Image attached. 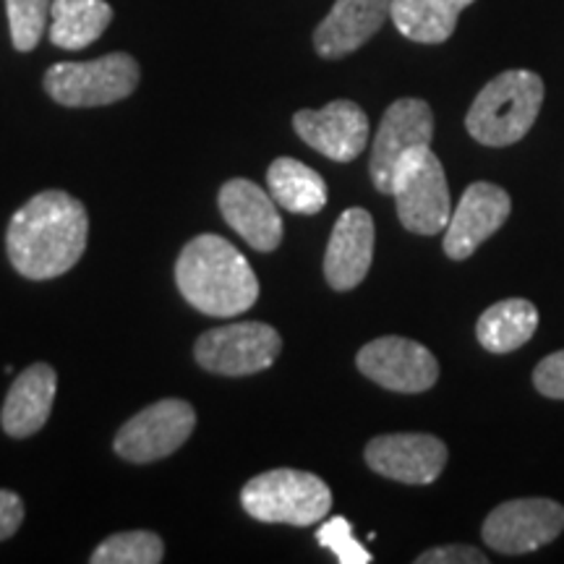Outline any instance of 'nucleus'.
Segmentation results:
<instances>
[{"label": "nucleus", "mask_w": 564, "mask_h": 564, "mask_svg": "<svg viewBox=\"0 0 564 564\" xmlns=\"http://www.w3.org/2000/svg\"><path fill=\"white\" fill-rule=\"evenodd\" d=\"M316 541L324 549H329L337 556L340 564H369L371 554L358 544L356 535H352V525L345 518L327 520L319 531H316Z\"/></svg>", "instance_id": "nucleus-25"}, {"label": "nucleus", "mask_w": 564, "mask_h": 564, "mask_svg": "<svg viewBox=\"0 0 564 564\" xmlns=\"http://www.w3.org/2000/svg\"><path fill=\"white\" fill-rule=\"evenodd\" d=\"M196 429V411L186 400H160L126 421L116 436V453L123 460L147 465L173 455Z\"/></svg>", "instance_id": "nucleus-8"}, {"label": "nucleus", "mask_w": 564, "mask_h": 564, "mask_svg": "<svg viewBox=\"0 0 564 564\" xmlns=\"http://www.w3.org/2000/svg\"><path fill=\"white\" fill-rule=\"evenodd\" d=\"M241 505L262 523L306 528L327 518L333 510V491L319 476L278 468L251 478L241 491Z\"/></svg>", "instance_id": "nucleus-4"}, {"label": "nucleus", "mask_w": 564, "mask_h": 564, "mask_svg": "<svg viewBox=\"0 0 564 564\" xmlns=\"http://www.w3.org/2000/svg\"><path fill=\"white\" fill-rule=\"evenodd\" d=\"M282 337L264 322L225 324L204 333L194 345L196 364L223 377H249L278 361Z\"/></svg>", "instance_id": "nucleus-7"}, {"label": "nucleus", "mask_w": 564, "mask_h": 564, "mask_svg": "<svg viewBox=\"0 0 564 564\" xmlns=\"http://www.w3.org/2000/svg\"><path fill=\"white\" fill-rule=\"evenodd\" d=\"M533 384L544 398L564 400V350H556L535 366Z\"/></svg>", "instance_id": "nucleus-26"}, {"label": "nucleus", "mask_w": 564, "mask_h": 564, "mask_svg": "<svg viewBox=\"0 0 564 564\" xmlns=\"http://www.w3.org/2000/svg\"><path fill=\"white\" fill-rule=\"evenodd\" d=\"M419 564H486L489 560L478 552L476 546H465V544H453V546H436L423 552Z\"/></svg>", "instance_id": "nucleus-27"}, {"label": "nucleus", "mask_w": 564, "mask_h": 564, "mask_svg": "<svg viewBox=\"0 0 564 564\" xmlns=\"http://www.w3.org/2000/svg\"><path fill=\"white\" fill-rule=\"evenodd\" d=\"M55 392H58V373L53 366L34 364L13 379L9 394H6L0 423L3 432L13 440L37 434L51 419Z\"/></svg>", "instance_id": "nucleus-18"}, {"label": "nucleus", "mask_w": 564, "mask_h": 564, "mask_svg": "<svg viewBox=\"0 0 564 564\" xmlns=\"http://www.w3.org/2000/svg\"><path fill=\"white\" fill-rule=\"evenodd\" d=\"M544 105V82L525 68L499 74L470 105L465 129L484 147H510L533 129Z\"/></svg>", "instance_id": "nucleus-3"}, {"label": "nucleus", "mask_w": 564, "mask_h": 564, "mask_svg": "<svg viewBox=\"0 0 564 564\" xmlns=\"http://www.w3.org/2000/svg\"><path fill=\"white\" fill-rule=\"evenodd\" d=\"M358 371L392 392H426L440 379V364L426 345L408 337H379L366 343L356 356Z\"/></svg>", "instance_id": "nucleus-11"}, {"label": "nucleus", "mask_w": 564, "mask_h": 564, "mask_svg": "<svg viewBox=\"0 0 564 564\" xmlns=\"http://www.w3.org/2000/svg\"><path fill=\"white\" fill-rule=\"evenodd\" d=\"M165 556V544L152 531H126L105 539L95 554L89 556L91 564H158Z\"/></svg>", "instance_id": "nucleus-23"}, {"label": "nucleus", "mask_w": 564, "mask_h": 564, "mask_svg": "<svg viewBox=\"0 0 564 564\" xmlns=\"http://www.w3.org/2000/svg\"><path fill=\"white\" fill-rule=\"evenodd\" d=\"M293 129L312 150L335 162L356 160L369 144V116L350 100H335L322 110H299Z\"/></svg>", "instance_id": "nucleus-14"}, {"label": "nucleus", "mask_w": 564, "mask_h": 564, "mask_svg": "<svg viewBox=\"0 0 564 564\" xmlns=\"http://www.w3.org/2000/svg\"><path fill=\"white\" fill-rule=\"evenodd\" d=\"M51 11L53 0H6L11 42L19 53H30L40 45Z\"/></svg>", "instance_id": "nucleus-24"}, {"label": "nucleus", "mask_w": 564, "mask_h": 564, "mask_svg": "<svg viewBox=\"0 0 564 564\" xmlns=\"http://www.w3.org/2000/svg\"><path fill=\"white\" fill-rule=\"evenodd\" d=\"M175 282L183 299L202 314L230 319L259 299V280L249 259L220 236H196L175 262Z\"/></svg>", "instance_id": "nucleus-2"}, {"label": "nucleus", "mask_w": 564, "mask_h": 564, "mask_svg": "<svg viewBox=\"0 0 564 564\" xmlns=\"http://www.w3.org/2000/svg\"><path fill=\"white\" fill-rule=\"evenodd\" d=\"M564 531V507L554 499H512L484 520L486 546L499 554H531Z\"/></svg>", "instance_id": "nucleus-10"}, {"label": "nucleus", "mask_w": 564, "mask_h": 564, "mask_svg": "<svg viewBox=\"0 0 564 564\" xmlns=\"http://www.w3.org/2000/svg\"><path fill=\"white\" fill-rule=\"evenodd\" d=\"M220 209L225 223L243 238L251 249L274 251L282 241V217L272 194L259 183L232 178L220 188Z\"/></svg>", "instance_id": "nucleus-15"}, {"label": "nucleus", "mask_w": 564, "mask_h": 564, "mask_svg": "<svg viewBox=\"0 0 564 564\" xmlns=\"http://www.w3.org/2000/svg\"><path fill=\"white\" fill-rule=\"evenodd\" d=\"M373 259V220L361 207L345 209L337 217L327 253L324 278L335 291H352L364 282Z\"/></svg>", "instance_id": "nucleus-16"}, {"label": "nucleus", "mask_w": 564, "mask_h": 564, "mask_svg": "<svg viewBox=\"0 0 564 564\" xmlns=\"http://www.w3.org/2000/svg\"><path fill=\"white\" fill-rule=\"evenodd\" d=\"M390 196L405 230L415 236H436L447 230L453 202H449L447 175L432 147H423L400 162Z\"/></svg>", "instance_id": "nucleus-5"}, {"label": "nucleus", "mask_w": 564, "mask_h": 564, "mask_svg": "<svg viewBox=\"0 0 564 564\" xmlns=\"http://www.w3.org/2000/svg\"><path fill=\"white\" fill-rule=\"evenodd\" d=\"M112 21L105 0H53L51 42L63 51H84L97 42Z\"/></svg>", "instance_id": "nucleus-22"}, {"label": "nucleus", "mask_w": 564, "mask_h": 564, "mask_svg": "<svg viewBox=\"0 0 564 564\" xmlns=\"http://www.w3.org/2000/svg\"><path fill=\"white\" fill-rule=\"evenodd\" d=\"M139 76L129 53H110L87 63H55L45 74V91L63 108H102L133 95Z\"/></svg>", "instance_id": "nucleus-6"}, {"label": "nucleus", "mask_w": 564, "mask_h": 564, "mask_svg": "<svg viewBox=\"0 0 564 564\" xmlns=\"http://www.w3.org/2000/svg\"><path fill=\"white\" fill-rule=\"evenodd\" d=\"M373 474L408 486L434 484L447 465V444L432 434H384L366 444Z\"/></svg>", "instance_id": "nucleus-13"}, {"label": "nucleus", "mask_w": 564, "mask_h": 564, "mask_svg": "<svg viewBox=\"0 0 564 564\" xmlns=\"http://www.w3.org/2000/svg\"><path fill=\"white\" fill-rule=\"evenodd\" d=\"M434 139V112L429 102L403 97L387 108L382 123L371 147V181L377 192L390 194L394 171L408 154L432 147Z\"/></svg>", "instance_id": "nucleus-9"}, {"label": "nucleus", "mask_w": 564, "mask_h": 564, "mask_svg": "<svg viewBox=\"0 0 564 564\" xmlns=\"http://www.w3.org/2000/svg\"><path fill=\"white\" fill-rule=\"evenodd\" d=\"M392 0H337L314 32V47L322 58L335 61L356 53L390 19Z\"/></svg>", "instance_id": "nucleus-17"}, {"label": "nucleus", "mask_w": 564, "mask_h": 564, "mask_svg": "<svg viewBox=\"0 0 564 564\" xmlns=\"http://www.w3.org/2000/svg\"><path fill=\"white\" fill-rule=\"evenodd\" d=\"M89 217L66 192H42L11 217L6 232L9 259L21 278L53 280L84 257Z\"/></svg>", "instance_id": "nucleus-1"}, {"label": "nucleus", "mask_w": 564, "mask_h": 564, "mask_svg": "<svg viewBox=\"0 0 564 564\" xmlns=\"http://www.w3.org/2000/svg\"><path fill=\"white\" fill-rule=\"evenodd\" d=\"M510 212L512 199L502 186L489 181L470 183L444 230V253L453 262L468 259L478 246L502 228Z\"/></svg>", "instance_id": "nucleus-12"}, {"label": "nucleus", "mask_w": 564, "mask_h": 564, "mask_svg": "<svg viewBox=\"0 0 564 564\" xmlns=\"http://www.w3.org/2000/svg\"><path fill=\"white\" fill-rule=\"evenodd\" d=\"M272 199L293 215H319L327 204V181L293 158H278L267 171Z\"/></svg>", "instance_id": "nucleus-20"}, {"label": "nucleus", "mask_w": 564, "mask_h": 564, "mask_svg": "<svg viewBox=\"0 0 564 564\" xmlns=\"http://www.w3.org/2000/svg\"><path fill=\"white\" fill-rule=\"evenodd\" d=\"M474 0H392L390 17L403 37L440 45L453 37L457 19Z\"/></svg>", "instance_id": "nucleus-19"}, {"label": "nucleus", "mask_w": 564, "mask_h": 564, "mask_svg": "<svg viewBox=\"0 0 564 564\" xmlns=\"http://www.w3.org/2000/svg\"><path fill=\"white\" fill-rule=\"evenodd\" d=\"M24 523V502L19 494L0 489V541L11 539Z\"/></svg>", "instance_id": "nucleus-28"}, {"label": "nucleus", "mask_w": 564, "mask_h": 564, "mask_svg": "<svg viewBox=\"0 0 564 564\" xmlns=\"http://www.w3.org/2000/svg\"><path fill=\"white\" fill-rule=\"evenodd\" d=\"M539 329V308L525 299L494 303L478 316L476 337L489 352H512L531 340Z\"/></svg>", "instance_id": "nucleus-21"}]
</instances>
